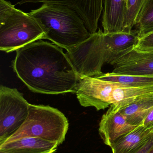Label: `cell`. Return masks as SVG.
Segmentation results:
<instances>
[{"label": "cell", "mask_w": 153, "mask_h": 153, "mask_svg": "<svg viewBox=\"0 0 153 153\" xmlns=\"http://www.w3.org/2000/svg\"><path fill=\"white\" fill-rule=\"evenodd\" d=\"M134 48L140 52L153 51V32L139 39Z\"/></svg>", "instance_id": "20"}, {"label": "cell", "mask_w": 153, "mask_h": 153, "mask_svg": "<svg viewBox=\"0 0 153 153\" xmlns=\"http://www.w3.org/2000/svg\"><path fill=\"white\" fill-rule=\"evenodd\" d=\"M59 145L38 137H27L0 144V151L10 153H54Z\"/></svg>", "instance_id": "11"}, {"label": "cell", "mask_w": 153, "mask_h": 153, "mask_svg": "<svg viewBox=\"0 0 153 153\" xmlns=\"http://www.w3.org/2000/svg\"><path fill=\"white\" fill-rule=\"evenodd\" d=\"M148 153H153V147Z\"/></svg>", "instance_id": "24"}, {"label": "cell", "mask_w": 153, "mask_h": 153, "mask_svg": "<svg viewBox=\"0 0 153 153\" xmlns=\"http://www.w3.org/2000/svg\"><path fill=\"white\" fill-rule=\"evenodd\" d=\"M30 103L16 88L0 86V143L17 131L28 117Z\"/></svg>", "instance_id": "6"}, {"label": "cell", "mask_w": 153, "mask_h": 153, "mask_svg": "<svg viewBox=\"0 0 153 153\" xmlns=\"http://www.w3.org/2000/svg\"><path fill=\"white\" fill-rule=\"evenodd\" d=\"M0 153H10L7 152H4V151H0Z\"/></svg>", "instance_id": "23"}, {"label": "cell", "mask_w": 153, "mask_h": 153, "mask_svg": "<svg viewBox=\"0 0 153 153\" xmlns=\"http://www.w3.org/2000/svg\"><path fill=\"white\" fill-rule=\"evenodd\" d=\"M29 13L42 23L46 32V39L66 50L90 36L82 18L67 6L44 3Z\"/></svg>", "instance_id": "2"}, {"label": "cell", "mask_w": 153, "mask_h": 153, "mask_svg": "<svg viewBox=\"0 0 153 153\" xmlns=\"http://www.w3.org/2000/svg\"><path fill=\"white\" fill-rule=\"evenodd\" d=\"M135 27L139 39L153 32V0H146Z\"/></svg>", "instance_id": "18"}, {"label": "cell", "mask_w": 153, "mask_h": 153, "mask_svg": "<svg viewBox=\"0 0 153 153\" xmlns=\"http://www.w3.org/2000/svg\"><path fill=\"white\" fill-rule=\"evenodd\" d=\"M153 109V93H152L142 96L119 111L129 124L138 126H143L145 119Z\"/></svg>", "instance_id": "15"}, {"label": "cell", "mask_w": 153, "mask_h": 153, "mask_svg": "<svg viewBox=\"0 0 153 153\" xmlns=\"http://www.w3.org/2000/svg\"><path fill=\"white\" fill-rule=\"evenodd\" d=\"M12 66L27 87L37 93H75L80 79L63 48L42 39L17 50Z\"/></svg>", "instance_id": "1"}, {"label": "cell", "mask_w": 153, "mask_h": 153, "mask_svg": "<svg viewBox=\"0 0 153 153\" xmlns=\"http://www.w3.org/2000/svg\"><path fill=\"white\" fill-rule=\"evenodd\" d=\"M104 0H20L17 4L52 3L67 6L82 18L91 34L97 32L102 15Z\"/></svg>", "instance_id": "9"}, {"label": "cell", "mask_w": 153, "mask_h": 153, "mask_svg": "<svg viewBox=\"0 0 153 153\" xmlns=\"http://www.w3.org/2000/svg\"><path fill=\"white\" fill-rule=\"evenodd\" d=\"M106 34L101 29L89 38L66 50L68 59L79 77H95L102 74V69L108 62Z\"/></svg>", "instance_id": "5"}, {"label": "cell", "mask_w": 153, "mask_h": 153, "mask_svg": "<svg viewBox=\"0 0 153 153\" xmlns=\"http://www.w3.org/2000/svg\"><path fill=\"white\" fill-rule=\"evenodd\" d=\"M110 64L116 74L153 77V51L140 52L133 48L112 59Z\"/></svg>", "instance_id": "8"}, {"label": "cell", "mask_w": 153, "mask_h": 153, "mask_svg": "<svg viewBox=\"0 0 153 153\" xmlns=\"http://www.w3.org/2000/svg\"><path fill=\"white\" fill-rule=\"evenodd\" d=\"M153 134V127L139 126L113 143L112 153H131L147 141Z\"/></svg>", "instance_id": "14"}, {"label": "cell", "mask_w": 153, "mask_h": 153, "mask_svg": "<svg viewBox=\"0 0 153 153\" xmlns=\"http://www.w3.org/2000/svg\"><path fill=\"white\" fill-rule=\"evenodd\" d=\"M119 109L114 105H110L99 123L100 136L104 144L110 147L117 140L138 127L129 124Z\"/></svg>", "instance_id": "10"}, {"label": "cell", "mask_w": 153, "mask_h": 153, "mask_svg": "<svg viewBox=\"0 0 153 153\" xmlns=\"http://www.w3.org/2000/svg\"><path fill=\"white\" fill-rule=\"evenodd\" d=\"M153 93V86L128 87L120 85L114 89L111 94L110 105L120 109L136 100L143 95Z\"/></svg>", "instance_id": "16"}, {"label": "cell", "mask_w": 153, "mask_h": 153, "mask_svg": "<svg viewBox=\"0 0 153 153\" xmlns=\"http://www.w3.org/2000/svg\"><path fill=\"white\" fill-rule=\"evenodd\" d=\"M120 85H124L96 77L83 76L79 79L75 93L82 106L94 107L97 111H99L110 106L112 92Z\"/></svg>", "instance_id": "7"}, {"label": "cell", "mask_w": 153, "mask_h": 153, "mask_svg": "<svg viewBox=\"0 0 153 153\" xmlns=\"http://www.w3.org/2000/svg\"><path fill=\"white\" fill-rule=\"evenodd\" d=\"M99 79L118 83L128 87H145L153 86V76H136L116 74L113 73L103 74L97 76Z\"/></svg>", "instance_id": "17"}, {"label": "cell", "mask_w": 153, "mask_h": 153, "mask_svg": "<svg viewBox=\"0 0 153 153\" xmlns=\"http://www.w3.org/2000/svg\"><path fill=\"white\" fill-rule=\"evenodd\" d=\"M125 1V0H104L101 22L105 34L123 31Z\"/></svg>", "instance_id": "12"}, {"label": "cell", "mask_w": 153, "mask_h": 153, "mask_svg": "<svg viewBox=\"0 0 153 153\" xmlns=\"http://www.w3.org/2000/svg\"><path fill=\"white\" fill-rule=\"evenodd\" d=\"M108 46V62L123 52L134 47L139 40L136 30L106 34Z\"/></svg>", "instance_id": "13"}, {"label": "cell", "mask_w": 153, "mask_h": 153, "mask_svg": "<svg viewBox=\"0 0 153 153\" xmlns=\"http://www.w3.org/2000/svg\"><path fill=\"white\" fill-rule=\"evenodd\" d=\"M146 0H125L123 31H130L136 24Z\"/></svg>", "instance_id": "19"}, {"label": "cell", "mask_w": 153, "mask_h": 153, "mask_svg": "<svg viewBox=\"0 0 153 153\" xmlns=\"http://www.w3.org/2000/svg\"><path fill=\"white\" fill-rule=\"evenodd\" d=\"M143 126L148 128L153 127V109L146 118Z\"/></svg>", "instance_id": "22"}, {"label": "cell", "mask_w": 153, "mask_h": 153, "mask_svg": "<svg viewBox=\"0 0 153 153\" xmlns=\"http://www.w3.org/2000/svg\"><path fill=\"white\" fill-rule=\"evenodd\" d=\"M69 122L61 111L48 105L30 104L28 117L20 127L1 143H11L27 137H38L57 142L65 140Z\"/></svg>", "instance_id": "4"}, {"label": "cell", "mask_w": 153, "mask_h": 153, "mask_svg": "<svg viewBox=\"0 0 153 153\" xmlns=\"http://www.w3.org/2000/svg\"><path fill=\"white\" fill-rule=\"evenodd\" d=\"M46 39L40 21L10 2L0 0V50L6 53L17 51L40 39Z\"/></svg>", "instance_id": "3"}, {"label": "cell", "mask_w": 153, "mask_h": 153, "mask_svg": "<svg viewBox=\"0 0 153 153\" xmlns=\"http://www.w3.org/2000/svg\"><path fill=\"white\" fill-rule=\"evenodd\" d=\"M153 147V134L152 136L131 153H148Z\"/></svg>", "instance_id": "21"}]
</instances>
